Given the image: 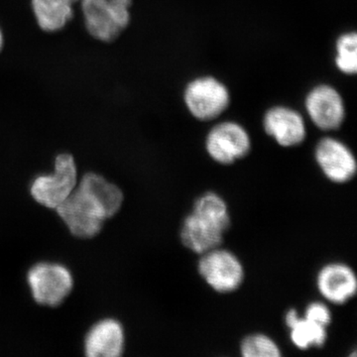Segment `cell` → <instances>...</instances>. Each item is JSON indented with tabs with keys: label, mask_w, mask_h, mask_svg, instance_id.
<instances>
[{
	"label": "cell",
	"mask_w": 357,
	"mask_h": 357,
	"mask_svg": "<svg viewBox=\"0 0 357 357\" xmlns=\"http://www.w3.org/2000/svg\"><path fill=\"white\" fill-rule=\"evenodd\" d=\"M84 27L89 36L112 43L128 27L131 7L119 0H79Z\"/></svg>",
	"instance_id": "cell-1"
},
{
	"label": "cell",
	"mask_w": 357,
	"mask_h": 357,
	"mask_svg": "<svg viewBox=\"0 0 357 357\" xmlns=\"http://www.w3.org/2000/svg\"><path fill=\"white\" fill-rule=\"evenodd\" d=\"M56 210L73 236L79 238L96 236L107 220L102 206L81 188L73 191Z\"/></svg>",
	"instance_id": "cell-2"
},
{
	"label": "cell",
	"mask_w": 357,
	"mask_h": 357,
	"mask_svg": "<svg viewBox=\"0 0 357 357\" xmlns=\"http://www.w3.org/2000/svg\"><path fill=\"white\" fill-rule=\"evenodd\" d=\"M184 100L195 119L208 121L217 119L227 110L230 95L227 86L215 77H202L188 84Z\"/></svg>",
	"instance_id": "cell-3"
},
{
	"label": "cell",
	"mask_w": 357,
	"mask_h": 357,
	"mask_svg": "<svg viewBox=\"0 0 357 357\" xmlns=\"http://www.w3.org/2000/svg\"><path fill=\"white\" fill-rule=\"evenodd\" d=\"M201 255L199 273L213 290L231 293L241 287L244 280V268L236 255L220 248Z\"/></svg>",
	"instance_id": "cell-4"
},
{
	"label": "cell",
	"mask_w": 357,
	"mask_h": 357,
	"mask_svg": "<svg viewBox=\"0 0 357 357\" xmlns=\"http://www.w3.org/2000/svg\"><path fill=\"white\" fill-rule=\"evenodd\" d=\"M77 165L70 154L58 155L55 172L52 176H40L31 187L35 201L47 208H56L74 191L77 185Z\"/></svg>",
	"instance_id": "cell-5"
},
{
	"label": "cell",
	"mask_w": 357,
	"mask_h": 357,
	"mask_svg": "<svg viewBox=\"0 0 357 357\" xmlns=\"http://www.w3.org/2000/svg\"><path fill=\"white\" fill-rule=\"evenodd\" d=\"M206 149L213 161L222 165H230L250 152V136L236 122H220L208 133Z\"/></svg>",
	"instance_id": "cell-6"
},
{
	"label": "cell",
	"mask_w": 357,
	"mask_h": 357,
	"mask_svg": "<svg viewBox=\"0 0 357 357\" xmlns=\"http://www.w3.org/2000/svg\"><path fill=\"white\" fill-rule=\"evenodd\" d=\"M28 282L35 301L43 306H59L73 289L69 270L57 264H37L30 270Z\"/></svg>",
	"instance_id": "cell-7"
},
{
	"label": "cell",
	"mask_w": 357,
	"mask_h": 357,
	"mask_svg": "<svg viewBox=\"0 0 357 357\" xmlns=\"http://www.w3.org/2000/svg\"><path fill=\"white\" fill-rule=\"evenodd\" d=\"M314 158L321 172L331 182L344 184L356 176V156L344 142L335 138L319 140L314 150Z\"/></svg>",
	"instance_id": "cell-8"
},
{
	"label": "cell",
	"mask_w": 357,
	"mask_h": 357,
	"mask_svg": "<svg viewBox=\"0 0 357 357\" xmlns=\"http://www.w3.org/2000/svg\"><path fill=\"white\" fill-rule=\"evenodd\" d=\"M305 107L312 123L321 130H335L344 121V100L337 89L328 84L314 86L307 93Z\"/></svg>",
	"instance_id": "cell-9"
},
{
	"label": "cell",
	"mask_w": 357,
	"mask_h": 357,
	"mask_svg": "<svg viewBox=\"0 0 357 357\" xmlns=\"http://www.w3.org/2000/svg\"><path fill=\"white\" fill-rule=\"evenodd\" d=\"M263 128L268 136L283 147H294L304 142L306 123L299 112L287 107L268 109L263 119Z\"/></svg>",
	"instance_id": "cell-10"
},
{
	"label": "cell",
	"mask_w": 357,
	"mask_h": 357,
	"mask_svg": "<svg viewBox=\"0 0 357 357\" xmlns=\"http://www.w3.org/2000/svg\"><path fill=\"white\" fill-rule=\"evenodd\" d=\"M317 287L324 299L335 305H342L356 296V275L349 265L330 263L319 270Z\"/></svg>",
	"instance_id": "cell-11"
},
{
	"label": "cell",
	"mask_w": 357,
	"mask_h": 357,
	"mask_svg": "<svg viewBox=\"0 0 357 357\" xmlns=\"http://www.w3.org/2000/svg\"><path fill=\"white\" fill-rule=\"evenodd\" d=\"M227 230L215 220L192 211L183 222L181 239L192 252L204 255L220 248Z\"/></svg>",
	"instance_id": "cell-12"
},
{
	"label": "cell",
	"mask_w": 357,
	"mask_h": 357,
	"mask_svg": "<svg viewBox=\"0 0 357 357\" xmlns=\"http://www.w3.org/2000/svg\"><path fill=\"white\" fill-rule=\"evenodd\" d=\"M124 347L123 328L114 319L96 324L86 340V354L89 357H117Z\"/></svg>",
	"instance_id": "cell-13"
},
{
	"label": "cell",
	"mask_w": 357,
	"mask_h": 357,
	"mask_svg": "<svg viewBox=\"0 0 357 357\" xmlns=\"http://www.w3.org/2000/svg\"><path fill=\"white\" fill-rule=\"evenodd\" d=\"M31 9L37 25L46 33L61 31L75 16V6L63 0H31Z\"/></svg>",
	"instance_id": "cell-14"
},
{
	"label": "cell",
	"mask_w": 357,
	"mask_h": 357,
	"mask_svg": "<svg viewBox=\"0 0 357 357\" xmlns=\"http://www.w3.org/2000/svg\"><path fill=\"white\" fill-rule=\"evenodd\" d=\"M79 188L88 192L102 206L107 218L114 217L121 210L123 203L121 190L102 176L93 173L86 174L82 178Z\"/></svg>",
	"instance_id": "cell-15"
},
{
	"label": "cell",
	"mask_w": 357,
	"mask_h": 357,
	"mask_svg": "<svg viewBox=\"0 0 357 357\" xmlns=\"http://www.w3.org/2000/svg\"><path fill=\"white\" fill-rule=\"evenodd\" d=\"M286 325L290 328L291 342L303 351L310 347H321L328 338L326 326L319 325L306 318H300L295 309L286 314Z\"/></svg>",
	"instance_id": "cell-16"
},
{
	"label": "cell",
	"mask_w": 357,
	"mask_h": 357,
	"mask_svg": "<svg viewBox=\"0 0 357 357\" xmlns=\"http://www.w3.org/2000/svg\"><path fill=\"white\" fill-rule=\"evenodd\" d=\"M192 211L206 215L222 225L223 227L229 229L230 217L229 208L225 199L218 194L213 192H206L195 202Z\"/></svg>",
	"instance_id": "cell-17"
},
{
	"label": "cell",
	"mask_w": 357,
	"mask_h": 357,
	"mask_svg": "<svg viewBox=\"0 0 357 357\" xmlns=\"http://www.w3.org/2000/svg\"><path fill=\"white\" fill-rule=\"evenodd\" d=\"M335 65L345 75L357 72V35L356 32L345 33L337 41Z\"/></svg>",
	"instance_id": "cell-18"
},
{
	"label": "cell",
	"mask_w": 357,
	"mask_h": 357,
	"mask_svg": "<svg viewBox=\"0 0 357 357\" xmlns=\"http://www.w3.org/2000/svg\"><path fill=\"white\" fill-rule=\"evenodd\" d=\"M243 357H280V347L268 335L255 333L246 337L241 344Z\"/></svg>",
	"instance_id": "cell-19"
},
{
	"label": "cell",
	"mask_w": 357,
	"mask_h": 357,
	"mask_svg": "<svg viewBox=\"0 0 357 357\" xmlns=\"http://www.w3.org/2000/svg\"><path fill=\"white\" fill-rule=\"evenodd\" d=\"M304 318L324 326H328L332 321V312L323 303H311L307 307Z\"/></svg>",
	"instance_id": "cell-20"
},
{
	"label": "cell",
	"mask_w": 357,
	"mask_h": 357,
	"mask_svg": "<svg viewBox=\"0 0 357 357\" xmlns=\"http://www.w3.org/2000/svg\"><path fill=\"white\" fill-rule=\"evenodd\" d=\"M4 47V35L2 31L1 27H0V53H1L2 49Z\"/></svg>",
	"instance_id": "cell-21"
},
{
	"label": "cell",
	"mask_w": 357,
	"mask_h": 357,
	"mask_svg": "<svg viewBox=\"0 0 357 357\" xmlns=\"http://www.w3.org/2000/svg\"><path fill=\"white\" fill-rule=\"evenodd\" d=\"M63 1L67 2L68 4H70V6H75L79 2V0H63Z\"/></svg>",
	"instance_id": "cell-22"
}]
</instances>
